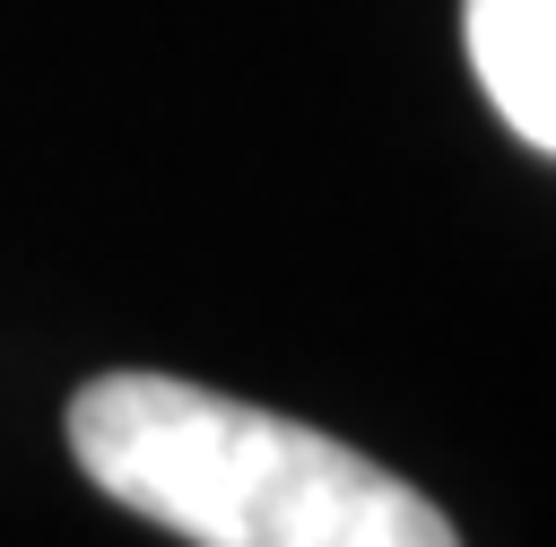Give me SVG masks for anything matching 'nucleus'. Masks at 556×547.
<instances>
[{"label":"nucleus","mask_w":556,"mask_h":547,"mask_svg":"<svg viewBox=\"0 0 556 547\" xmlns=\"http://www.w3.org/2000/svg\"><path fill=\"white\" fill-rule=\"evenodd\" d=\"M70 451L182 547H460L400 469L174 373L87 382L70 399Z\"/></svg>","instance_id":"f257e3e1"},{"label":"nucleus","mask_w":556,"mask_h":547,"mask_svg":"<svg viewBox=\"0 0 556 547\" xmlns=\"http://www.w3.org/2000/svg\"><path fill=\"white\" fill-rule=\"evenodd\" d=\"M460 43L495 122L530 156H547L556 148V0H460Z\"/></svg>","instance_id":"f03ea898"}]
</instances>
